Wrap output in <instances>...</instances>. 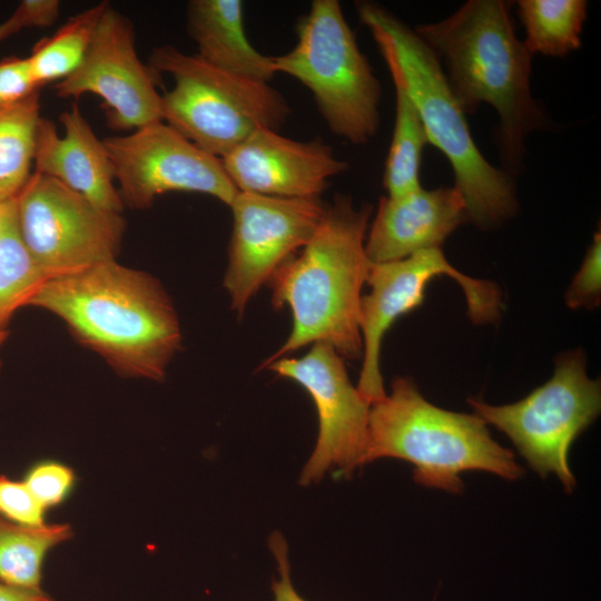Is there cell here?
<instances>
[{
    "mask_svg": "<svg viewBox=\"0 0 601 601\" xmlns=\"http://www.w3.org/2000/svg\"><path fill=\"white\" fill-rule=\"evenodd\" d=\"M124 206L149 208L166 193L209 195L229 207L238 190L220 158L183 137L164 121L127 136L104 139Z\"/></svg>",
    "mask_w": 601,
    "mask_h": 601,
    "instance_id": "obj_12",
    "label": "cell"
},
{
    "mask_svg": "<svg viewBox=\"0 0 601 601\" xmlns=\"http://www.w3.org/2000/svg\"><path fill=\"white\" fill-rule=\"evenodd\" d=\"M395 87V121L385 161L383 186L388 197H398L420 188L422 151L427 135L415 105L402 83L392 78Z\"/></svg>",
    "mask_w": 601,
    "mask_h": 601,
    "instance_id": "obj_24",
    "label": "cell"
},
{
    "mask_svg": "<svg viewBox=\"0 0 601 601\" xmlns=\"http://www.w3.org/2000/svg\"><path fill=\"white\" fill-rule=\"evenodd\" d=\"M441 275L451 276L461 286L473 323H493L500 317L502 296L499 287L456 269L441 248L424 249L395 262L371 263L366 277L370 293L362 295L359 305L363 364L356 386L370 404L386 394L380 368L386 331L400 316L423 303L426 285Z\"/></svg>",
    "mask_w": 601,
    "mask_h": 601,
    "instance_id": "obj_10",
    "label": "cell"
},
{
    "mask_svg": "<svg viewBox=\"0 0 601 601\" xmlns=\"http://www.w3.org/2000/svg\"><path fill=\"white\" fill-rule=\"evenodd\" d=\"M465 220L466 206L455 187L420 188L398 197L383 196L368 225L366 256L370 263L378 264L440 248Z\"/></svg>",
    "mask_w": 601,
    "mask_h": 601,
    "instance_id": "obj_16",
    "label": "cell"
},
{
    "mask_svg": "<svg viewBox=\"0 0 601 601\" xmlns=\"http://www.w3.org/2000/svg\"><path fill=\"white\" fill-rule=\"evenodd\" d=\"M601 236L594 234L578 274L573 278L566 294V305L572 308H594L600 304L601 294Z\"/></svg>",
    "mask_w": 601,
    "mask_h": 601,
    "instance_id": "obj_26",
    "label": "cell"
},
{
    "mask_svg": "<svg viewBox=\"0 0 601 601\" xmlns=\"http://www.w3.org/2000/svg\"><path fill=\"white\" fill-rule=\"evenodd\" d=\"M509 8L502 0H470L446 19L414 30L443 58L464 112L482 102L496 110L504 166L516 170L526 136L543 128L545 118L530 90L533 55L515 36Z\"/></svg>",
    "mask_w": 601,
    "mask_h": 601,
    "instance_id": "obj_3",
    "label": "cell"
},
{
    "mask_svg": "<svg viewBox=\"0 0 601 601\" xmlns=\"http://www.w3.org/2000/svg\"><path fill=\"white\" fill-rule=\"evenodd\" d=\"M40 92L0 106V203L16 197L32 171Z\"/></svg>",
    "mask_w": 601,
    "mask_h": 601,
    "instance_id": "obj_20",
    "label": "cell"
},
{
    "mask_svg": "<svg viewBox=\"0 0 601 601\" xmlns=\"http://www.w3.org/2000/svg\"><path fill=\"white\" fill-rule=\"evenodd\" d=\"M278 566V579L273 582L274 601H306L295 590L289 573L287 545L279 533H274L269 540Z\"/></svg>",
    "mask_w": 601,
    "mask_h": 601,
    "instance_id": "obj_30",
    "label": "cell"
},
{
    "mask_svg": "<svg viewBox=\"0 0 601 601\" xmlns=\"http://www.w3.org/2000/svg\"><path fill=\"white\" fill-rule=\"evenodd\" d=\"M229 208L233 231L224 287L242 317L272 274L300 250L321 225L327 205L316 198H280L238 191Z\"/></svg>",
    "mask_w": 601,
    "mask_h": 601,
    "instance_id": "obj_11",
    "label": "cell"
},
{
    "mask_svg": "<svg viewBox=\"0 0 601 601\" xmlns=\"http://www.w3.org/2000/svg\"><path fill=\"white\" fill-rule=\"evenodd\" d=\"M356 9L391 77L402 83L415 105L428 144L450 161L467 219L490 228L511 218L518 210L511 176L479 150L437 56L415 30L381 4L358 1Z\"/></svg>",
    "mask_w": 601,
    "mask_h": 601,
    "instance_id": "obj_4",
    "label": "cell"
},
{
    "mask_svg": "<svg viewBox=\"0 0 601 601\" xmlns=\"http://www.w3.org/2000/svg\"><path fill=\"white\" fill-rule=\"evenodd\" d=\"M297 42L273 57L313 95L329 130L354 145L366 144L380 125L381 83L359 50L337 0H314L297 23Z\"/></svg>",
    "mask_w": 601,
    "mask_h": 601,
    "instance_id": "obj_7",
    "label": "cell"
},
{
    "mask_svg": "<svg viewBox=\"0 0 601 601\" xmlns=\"http://www.w3.org/2000/svg\"><path fill=\"white\" fill-rule=\"evenodd\" d=\"M47 278L20 236L17 196L1 201L0 329H6L13 313L27 305Z\"/></svg>",
    "mask_w": 601,
    "mask_h": 601,
    "instance_id": "obj_22",
    "label": "cell"
},
{
    "mask_svg": "<svg viewBox=\"0 0 601 601\" xmlns=\"http://www.w3.org/2000/svg\"><path fill=\"white\" fill-rule=\"evenodd\" d=\"M46 509L38 502L23 481L0 475V515L22 525L46 523Z\"/></svg>",
    "mask_w": 601,
    "mask_h": 601,
    "instance_id": "obj_27",
    "label": "cell"
},
{
    "mask_svg": "<svg viewBox=\"0 0 601 601\" xmlns=\"http://www.w3.org/2000/svg\"><path fill=\"white\" fill-rule=\"evenodd\" d=\"M150 68L174 87L161 95L162 121L201 150L225 157L260 129L278 130L290 114L269 83L223 71L171 46L154 49Z\"/></svg>",
    "mask_w": 601,
    "mask_h": 601,
    "instance_id": "obj_6",
    "label": "cell"
},
{
    "mask_svg": "<svg viewBox=\"0 0 601 601\" xmlns=\"http://www.w3.org/2000/svg\"><path fill=\"white\" fill-rule=\"evenodd\" d=\"M17 218L27 249L49 278L115 260L126 227L120 214L35 171L17 195Z\"/></svg>",
    "mask_w": 601,
    "mask_h": 601,
    "instance_id": "obj_9",
    "label": "cell"
},
{
    "mask_svg": "<svg viewBox=\"0 0 601 601\" xmlns=\"http://www.w3.org/2000/svg\"><path fill=\"white\" fill-rule=\"evenodd\" d=\"M21 30L17 21L10 16L6 21L0 23V41L7 39L11 35Z\"/></svg>",
    "mask_w": 601,
    "mask_h": 601,
    "instance_id": "obj_32",
    "label": "cell"
},
{
    "mask_svg": "<svg viewBox=\"0 0 601 601\" xmlns=\"http://www.w3.org/2000/svg\"><path fill=\"white\" fill-rule=\"evenodd\" d=\"M221 161L238 191L280 198L319 197L348 167L319 139L299 141L273 129L255 131Z\"/></svg>",
    "mask_w": 601,
    "mask_h": 601,
    "instance_id": "obj_15",
    "label": "cell"
},
{
    "mask_svg": "<svg viewBox=\"0 0 601 601\" xmlns=\"http://www.w3.org/2000/svg\"><path fill=\"white\" fill-rule=\"evenodd\" d=\"M0 234H1V203H0Z\"/></svg>",
    "mask_w": 601,
    "mask_h": 601,
    "instance_id": "obj_34",
    "label": "cell"
},
{
    "mask_svg": "<svg viewBox=\"0 0 601 601\" xmlns=\"http://www.w3.org/2000/svg\"><path fill=\"white\" fill-rule=\"evenodd\" d=\"M260 368L296 382L315 404L318 434L303 467L302 484L319 481L332 469L348 474L363 465L371 404L352 384L333 346L314 343L300 357H280Z\"/></svg>",
    "mask_w": 601,
    "mask_h": 601,
    "instance_id": "obj_13",
    "label": "cell"
},
{
    "mask_svg": "<svg viewBox=\"0 0 601 601\" xmlns=\"http://www.w3.org/2000/svg\"><path fill=\"white\" fill-rule=\"evenodd\" d=\"M382 457L410 462L416 483L451 493L462 492L461 474L469 471L510 481L523 473L513 452L491 437L479 415L431 404L407 377H396L391 394L371 404L362 464Z\"/></svg>",
    "mask_w": 601,
    "mask_h": 601,
    "instance_id": "obj_5",
    "label": "cell"
},
{
    "mask_svg": "<svg viewBox=\"0 0 601 601\" xmlns=\"http://www.w3.org/2000/svg\"><path fill=\"white\" fill-rule=\"evenodd\" d=\"M63 136L53 121L40 118L35 144V173L57 179L99 208L120 214L124 203L104 140L82 116L78 105L62 112Z\"/></svg>",
    "mask_w": 601,
    "mask_h": 601,
    "instance_id": "obj_17",
    "label": "cell"
},
{
    "mask_svg": "<svg viewBox=\"0 0 601 601\" xmlns=\"http://www.w3.org/2000/svg\"><path fill=\"white\" fill-rule=\"evenodd\" d=\"M23 482L38 502L47 510L61 504L71 493L76 475L68 465L52 460L33 464Z\"/></svg>",
    "mask_w": 601,
    "mask_h": 601,
    "instance_id": "obj_25",
    "label": "cell"
},
{
    "mask_svg": "<svg viewBox=\"0 0 601 601\" xmlns=\"http://www.w3.org/2000/svg\"><path fill=\"white\" fill-rule=\"evenodd\" d=\"M519 17L525 29L529 51L560 57L581 47L587 19L584 0H521Z\"/></svg>",
    "mask_w": 601,
    "mask_h": 601,
    "instance_id": "obj_23",
    "label": "cell"
},
{
    "mask_svg": "<svg viewBox=\"0 0 601 601\" xmlns=\"http://www.w3.org/2000/svg\"><path fill=\"white\" fill-rule=\"evenodd\" d=\"M72 530L66 523L22 525L0 515V581L24 589H41L46 555L68 541Z\"/></svg>",
    "mask_w": 601,
    "mask_h": 601,
    "instance_id": "obj_19",
    "label": "cell"
},
{
    "mask_svg": "<svg viewBox=\"0 0 601 601\" xmlns=\"http://www.w3.org/2000/svg\"><path fill=\"white\" fill-rule=\"evenodd\" d=\"M26 306L58 316L125 376L164 380L181 346L178 315L162 285L116 259L47 278Z\"/></svg>",
    "mask_w": 601,
    "mask_h": 601,
    "instance_id": "obj_1",
    "label": "cell"
},
{
    "mask_svg": "<svg viewBox=\"0 0 601 601\" xmlns=\"http://www.w3.org/2000/svg\"><path fill=\"white\" fill-rule=\"evenodd\" d=\"M0 601H52L42 589H24L0 581Z\"/></svg>",
    "mask_w": 601,
    "mask_h": 601,
    "instance_id": "obj_31",
    "label": "cell"
},
{
    "mask_svg": "<svg viewBox=\"0 0 601 601\" xmlns=\"http://www.w3.org/2000/svg\"><path fill=\"white\" fill-rule=\"evenodd\" d=\"M60 11L58 0H24L21 1L11 17L21 29L29 27H48L52 24Z\"/></svg>",
    "mask_w": 601,
    "mask_h": 601,
    "instance_id": "obj_29",
    "label": "cell"
},
{
    "mask_svg": "<svg viewBox=\"0 0 601 601\" xmlns=\"http://www.w3.org/2000/svg\"><path fill=\"white\" fill-rule=\"evenodd\" d=\"M187 28L197 56L213 67L265 83L275 77L274 58L259 52L246 36L240 0L190 1Z\"/></svg>",
    "mask_w": 601,
    "mask_h": 601,
    "instance_id": "obj_18",
    "label": "cell"
},
{
    "mask_svg": "<svg viewBox=\"0 0 601 601\" xmlns=\"http://www.w3.org/2000/svg\"><path fill=\"white\" fill-rule=\"evenodd\" d=\"M53 88L61 98L99 96L107 121L116 130H136L162 121L155 70L136 53L131 22L110 4L80 66Z\"/></svg>",
    "mask_w": 601,
    "mask_h": 601,
    "instance_id": "obj_14",
    "label": "cell"
},
{
    "mask_svg": "<svg viewBox=\"0 0 601 601\" xmlns=\"http://www.w3.org/2000/svg\"><path fill=\"white\" fill-rule=\"evenodd\" d=\"M39 89L28 58L8 57L0 61V106L19 102Z\"/></svg>",
    "mask_w": 601,
    "mask_h": 601,
    "instance_id": "obj_28",
    "label": "cell"
},
{
    "mask_svg": "<svg viewBox=\"0 0 601 601\" xmlns=\"http://www.w3.org/2000/svg\"><path fill=\"white\" fill-rule=\"evenodd\" d=\"M585 364L580 349L560 355L553 376L513 404L467 401L476 415L512 441L536 473L556 475L566 492L575 486L569 465L571 445L601 410L600 382L588 377Z\"/></svg>",
    "mask_w": 601,
    "mask_h": 601,
    "instance_id": "obj_8",
    "label": "cell"
},
{
    "mask_svg": "<svg viewBox=\"0 0 601 601\" xmlns=\"http://www.w3.org/2000/svg\"><path fill=\"white\" fill-rule=\"evenodd\" d=\"M108 7L109 3L102 1L72 16L52 36L35 45L27 58L39 88L49 82H60L77 70Z\"/></svg>",
    "mask_w": 601,
    "mask_h": 601,
    "instance_id": "obj_21",
    "label": "cell"
},
{
    "mask_svg": "<svg viewBox=\"0 0 601 601\" xmlns=\"http://www.w3.org/2000/svg\"><path fill=\"white\" fill-rule=\"evenodd\" d=\"M373 207L356 206L346 194H335L311 240L269 277L273 306H287L292 331L260 367L308 344L327 343L343 357L359 358L362 288L370 260L365 239Z\"/></svg>",
    "mask_w": 601,
    "mask_h": 601,
    "instance_id": "obj_2",
    "label": "cell"
},
{
    "mask_svg": "<svg viewBox=\"0 0 601 601\" xmlns=\"http://www.w3.org/2000/svg\"><path fill=\"white\" fill-rule=\"evenodd\" d=\"M7 336H8V332L6 329H0V346L6 341Z\"/></svg>",
    "mask_w": 601,
    "mask_h": 601,
    "instance_id": "obj_33",
    "label": "cell"
}]
</instances>
